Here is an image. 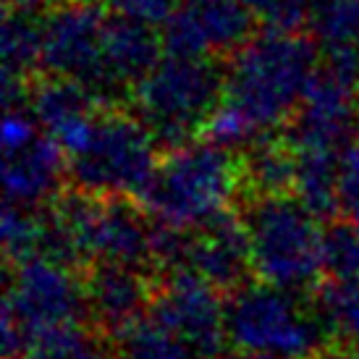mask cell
Masks as SVG:
<instances>
[{
    "mask_svg": "<svg viewBox=\"0 0 359 359\" xmlns=\"http://www.w3.org/2000/svg\"><path fill=\"white\" fill-rule=\"evenodd\" d=\"M315 76V45L291 29L262 32L236 48L223 81V102L210 121L223 144L276 129L299 108Z\"/></svg>",
    "mask_w": 359,
    "mask_h": 359,
    "instance_id": "obj_1",
    "label": "cell"
},
{
    "mask_svg": "<svg viewBox=\"0 0 359 359\" xmlns=\"http://www.w3.org/2000/svg\"><path fill=\"white\" fill-rule=\"evenodd\" d=\"M244 165L220 144H179L170 147L155 168L144 205L155 218L173 229H194L229 212Z\"/></svg>",
    "mask_w": 359,
    "mask_h": 359,
    "instance_id": "obj_2",
    "label": "cell"
},
{
    "mask_svg": "<svg viewBox=\"0 0 359 359\" xmlns=\"http://www.w3.org/2000/svg\"><path fill=\"white\" fill-rule=\"evenodd\" d=\"M223 81L226 74L205 55L170 53L131 90L137 118L163 144H187L202 129H210L223 102Z\"/></svg>",
    "mask_w": 359,
    "mask_h": 359,
    "instance_id": "obj_3",
    "label": "cell"
},
{
    "mask_svg": "<svg viewBox=\"0 0 359 359\" xmlns=\"http://www.w3.org/2000/svg\"><path fill=\"white\" fill-rule=\"evenodd\" d=\"M318 218L299 197L286 191L259 194L244 215L252 273L280 289H309L325 273V231H320Z\"/></svg>",
    "mask_w": 359,
    "mask_h": 359,
    "instance_id": "obj_4",
    "label": "cell"
},
{
    "mask_svg": "<svg viewBox=\"0 0 359 359\" xmlns=\"http://www.w3.org/2000/svg\"><path fill=\"white\" fill-rule=\"evenodd\" d=\"M155 142L152 131L134 116L118 110L95 113L84 140L66 155L69 176L95 197L144 194L158 168Z\"/></svg>",
    "mask_w": 359,
    "mask_h": 359,
    "instance_id": "obj_5",
    "label": "cell"
},
{
    "mask_svg": "<svg viewBox=\"0 0 359 359\" xmlns=\"http://www.w3.org/2000/svg\"><path fill=\"white\" fill-rule=\"evenodd\" d=\"M229 341L244 354H278L307 359L318 354L330 333L320 315L307 312L294 291L273 283L236 286L226 304Z\"/></svg>",
    "mask_w": 359,
    "mask_h": 359,
    "instance_id": "obj_6",
    "label": "cell"
},
{
    "mask_svg": "<svg viewBox=\"0 0 359 359\" xmlns=\"http://www.w3.org/2000/svg\"><path fill=\"white\" fill-rule=\"evenodd\" d=\"M87 312L84 280H76L60 259L32 257L19 262L8 278L3 307L6 357L27 351L34 339L71 328Z\"/></svg>",
    "mask_w": 359,
    "mask_h": 359,
    "instance_id": "obj_7",
    "label": "cell"
},
{
    "mask_svg": "<svg viewBox=\"0 0 359 359\" xmlns=\"http://www.w3.org/2000/svg\"><path fill=\"white\" fill-rule=\"evenodd\" d=\"M108 11L90 3H60L42 19V63L63 79L105 97V29Z\"/></svg>",
    "mask_w": 359,
    "mask_h": 359,
    "instance_id": "obj_8",
    "label": "cell"
},
{
    "mask_svg": "<svg viewBox=\"0 0 359 359\" xmlns=\"http://www.w3.org/2000/svg\"><path fill=\"white\" fill-rule=\"evenodd\" d=\"M150 315L168 325L200 357H218L226 341V307L215 297V283L194 270H173L160 294L150 302Z\"/></svg>",
    "mask_w": 359,
    "mask_h": 359,
    "instance_id": "obj_9",
    "label": "cell"
},
{
    "mask_svg": "<svg viewBox=\"0 0 359 359\" xmlns=\"http://www.w3.org/2000/svg\"><path fill=\"white\" fill-rule=\"evenodd\" d=\"M357 95L351 79L336 69L315 71L299 108L291 118V147L339 152L354 131Z\"/></svg>",
    "mask_w": 359,
    "mask_h": 359,
    "instance_id": "obj_10",
    "label": "cell"
},
{
    "mask_svg": "<svg viewBox=\"0 0 359 359\" xmlns=\"http://www.w3.org/2000/svg\"><path fill=\"white\" fill-rule=\"evenodd\" d=\"M252 11L244 0H179L165 19V45L179 55L236 50L250 40Z\"/></svg>",
    "mask_w": 359,
    "mask_h": 359,
    "instance_id": "obj_11",
    "label": "cell"
},
{
    "mask_svg": "<svg viewBox=\"0 0 359 359\" xmlns=\"http://www.w3.org/2000/svg\"><path fill=\"white\" fill-rule=\"evenodd\" d=\"M66 152L53 137H29L6 147L3 184L11 205L34 208L58 189L66 173Z\"/></svg>",
    "mask_w": 359,
    "mask_h": 359,
    "instance_id": "obj_12",
    "label": "cell"
},
{
    "mask_svg": "<svg viewBox=\"0 0 359 359\" xmlns=\"http://www.w3.org/2000/svg\"><path fill=\"white\" fill-rule=\"evenodd\" d=\"M87 294V312L110 325V328H126L129 323L142 318V309L150 307V289L140 268L100 262L84 280Z\"/></svg>",
    "mask_w": 359,
    "mask_h": 359,
    "instance_id": "obj_13",
    "label": "cell"
},
{
    "mask_svg": "<svg viewBox=\"0 0 359 359\" xmlns=\"http://www.w3.org/2000/svg\"><path fill=\"white\" fill-rule=\"evenodd\" d=\"M158 63V37L144 21L110 16L105 29V97L134 90Z\"/></svg>",
    "mask_w": 359,
    "mask_h": 359,
    "instance_id": "obj_14",
    "label": "cell"
},
{
    "mask_svg": "<svg viewBox=\"0 0 359 359\" xmlns=\"http://www.w3.org/2000/svg\"><path fill=\"white\" fill-rule=\"evenodd\" d=\"M309 19L318 42L330 55V69L351 76V60L359 48V0H312Z\"/></svg>",
    "mask_w": 359,
    "mask_h": 359,
    "instance_id": "obj_15",
    "label": "cell"
},
{
    "mask_svg": "<svg viewBox=\"0 0 359 359\" xmlns=\"http://www.w3.org/2000/svg\"><path fill=\"white\" fill-rule=\"evenodd\" d=\"M37 63H42V19L32 11H16L3 24V79L6 97L21 95L24 79Z\"/></svg>",
    "mask_w": 359,
    "mask_h": 359,
    "instance_id": "obj_16",
    "label": "cell"
},
{
    "mask_svg": "<svg viewBox=\"0 0 359 359\" xmlns=\"http://www.w3.org/2000/svg\"><path fill=\"white\" fill-rule=\"evenodd\" d=\"M339 158L341 155L325 150L297 152L294 191L320 218H328L339 210Z\"/></svg>",
    "mask_w": 359,
    "mask_h": 359,
    "instance_id": "obj_17",
    "label": "cell"
},
{
    "mask_svg": "<svg viewBox=\"0 0 359 359\" xmlns=\"http://www.w3.org/2000/svg\"><path fill=\"white\" fill-rule=\"evenodd\" d=\"M118 333L123 359H205L152 315H142Z\"/></svg>",
    "mask_w": 359,
    "mask_h": 359,
    "instance_id": "obj_18",
    "label": "cell"
},
{
    "mask_svg": "<svg viewBox=\"0 0 359 359\" xmlns=\"http://www.w3.org/2000/svg\"><path fill=\"white\" fill-rule=\"evenodd\" d=\"M320 318L330 336L359 346V278L330 283L320 297Z\"/></svg>",
    "mask_w": 359,
    "mask_h": 359,
    "instance_id": "obj_19",
    "label": "cell"
},
{
    "mask_svg": "<svg viewBox=\"0 0 359 359\" xmlns=\"http://www.w3.org/2000/svg\"><path fill=\"white\" fill-rule=\"evenodd\" d=\"M297 173V152L294 147L280 144H262L250 155V163L244 165V176L255 181L259 194L286 191V187H294Z\"/></svg>",
    "mask_w": 359,
    "mask_h": 359,
    "instance_id": "obj_20",
    "label": "cell"
},
{
    "mask_svg": "<svg viewBox=\"0 0 359 359\" xmlns=\"http://www.w3.org/2000/svg\"><path fill=\"white\" fill-rule=\"evenodd\" d=\"M323 265L336 280L359 278V223H333L323 236Z\"/></svg>",
    "mask_w": 359,
    "mask_h": 359,
    "instance_id": "obj_21",
    "label": "cell"
},
{
    "mask_svg": "<svg viewBox=\"0 0 359 359\" xmlns=\"http://www.w3.org/2000/svg\"><path fill=\"white\" fill-rule=\"evenodd\" d=\"M24 359H102L97 344L81 333L79 325L53 330L27 346Z\"/></svg>",
    "mask_w": 359,
    "mask_h": 359,
    "instance_id": "obj_22",
    "label": "cell"
},
{
    "mask_svg": "<svg viewBox=\"0 0 359 359\" xmlns=\"http://www.w3.org/2000/svg\"><path fill=\"white\" fill-rule=\"evenodd\" d=\"M339 210L359 223V144H351L339 158Z\"/></svg>",
    "mask_w": 359,
    "mask_h": 359,
    "instance_id": "obj_23",
    "label": "cell"
},
{
    "mask_svg": "<svg viewBox=\"0 0 359 359\" xmlns=\"http://www.w3.org/2000/svg\"><path fill=\"white\" fill-rule=\"evenodd\" d=\"M252 13L268 21L273 29H294L309 13L307 0H244Z\"/></svg>",
    "mask_w": 359,
    "mask_h": 359,
    "instance_id": "obj_24",
    "label": "cell"
},
{
    "mask_svg": "<svg viewBox=\"0 0 359 359\" xmlns=\"http://www.w3.org/2000/svg\"><path fill=\"white\" fill-rule=\"evenodd\" d=\"M108 6L121 16L155 24L168 19L170 11L176 8V0H108Z\"/></svg>",
    "mask_w": 359,
    "mask_h": 359,
    "instance_id": "obj_25",
    "label": "cell"
},
{
    "mask_svg": "<svg viewBox=\"0 0 359 359\" xmlns=\"http://www.w3.org/2000/svg\"><path fill=\"white\" fill-rule=\"evenodd\" d=\"M11 8L16 11H40V8H48V6H60L63 0H6Z\"/></svg>",
    "mask_w": 359,
    "mask_h": 359,
    "instance_id": "obj_26",
    "label": "cell"
},
{
    "mask_svg": "<svg viewBox=\"0 0 359 359\" xmlns=\"http://www.w3.org/2000/svg\"><path fill=\"white\" fill-rule=\"evenodd\" d=\"M241 359H291V357H278V354H244Z\"/></svg>",
    "mask_w": 359,
    "mask_h": 359,
    "instance_id": "obj_27",
    "label": "cell"
},
{
    "mask_svg": "<svg viewBox=\"0 0 359 359\" xmlns=\"http://www.w3.org/2000/svg\"><path fill=\"white\" fill-rule=\"evenodd\" d=\"M349 359H359V349L357 351H354V354H351V357Z\"/></svg>",
    "mask_w": 359,
    "mask_h": 359,
    "instance_id": "obj_28",
    "label": "cell"
}]
</instances>
